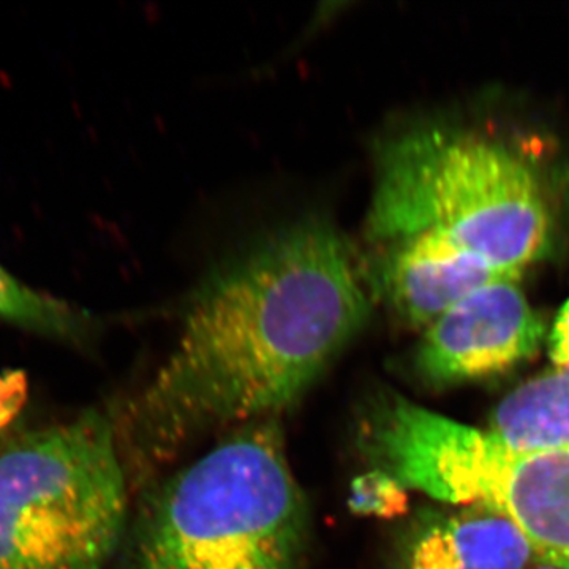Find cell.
I'll list each match as a JSON object with an SVG mask.
<instances>
[{"label":"cell","mask_w":569,"mask_h":569,"mask_svg":"<svg viewBox=\"0 0 569 569\" xmlns=\"http://www.w3.org/2000/svg\"><path fill=\"white\" fill-rule=\"evenodd\" d=\"M486 430L515 448L569 447V362L505 397Z\"/></svg>","instance_id":"cell-9"},{"label":"cell","mask_w":569,"mask_h":569,"mask_svg":"<svg viewBox=\"0 0 569 569\" xmlns=\"http://www.w3.org/2000/svg\"><path fill=\"white\" fill-rule=\"evenodd\" d=\"M526 539L485 507L422 508L399 527L385 569H529Z\"/></svg>","instance_id":"cell-8"},{"label":"cell","mask_w":569,"mask_h":569,"mask_svg":"<svg viewBox=\"0 0 569 569\" xmlns=\"http://www.w3.org/2000/svg\"><path fill=\"white\" fill-rule=\"evenodd\" d=\"M410 490L380 468L366 467L350 482L347 505L358 518L399 519L410 507Z\"/></svg>","instance_id":"cell-11"},{"label":"cell","mask_w":569,"mask_h":569,"mask_svg":"<svg viewBox=\"0 0 569 569\" xmlns=\"http://www.w3.org/2000/svg\"><path fill=\"white\" fill-rule=\"evenodd\" d=\"M376 157L358 249L436 236L516 276L552 249L548 183L503 138L477 127L421 123L381 141Z\"/></svg>","instance_id":"cell-3"},{"label":"cell","mask_w":569,"mask_h":569,"mask_svg":"<svg viewBox=\"0 0 569 569\" xmlns=\"http://www.w3.org/2000/svg\"><path fill=\"white\" fill-rule=\"evenodd\" d=\"M358 254L373 302H381L400 323L418 331L479 288L520 279L436 236L399 239L358 249Z\"/></svg>","instance_id":"cell-7"},{"label":"cell","mask_w":569,"mask_h":569,"mask_svg":"<svg viewBox=\"0 0 569 569\" xmlns=\"http://www.w3.org/2000/svg\"><path fill=\"white\" fill-rule=\"evenodd\" d=\"M372 305L358 249L318 217L217 266L163 365L112 411L132 492L204 441L282 419L361 335Z\"/></svg>","instance_id":"cell-1"},{"label":"cell","mask_w":569,"mask_h":569,"mask_svg":"<svg viewBox=\"0 0 569 569\" xmlns=\"http://www.w3.org/2000/svg\"><path fill=\"white\" fill-rule=\"evenodd\" d=\"M529 569H567V568L550 567V565L537 563V561H533V563H531V567Z\"/></svg>","instance_id":"cell-13"},{"label":"cell","mask_w":569,"mask_h":569,"mask_svg":"<svg viewBox=\"0 0 569 569\" xmlns=\"http://www.w3.org/2000/svg\"><path fill=\"white\" fill-rule=\"evenodd\" d=\"M282 419L217 438L137 493L122 569H305L312 519Z\"/></svg>","instance_id":"cell-2"},{"label":"cell","mask_w":569,"mask_h":569,"mask_svg":"<svg viewBox=\"0 0 569 569\" xmlns=\"http://www.w3.org/2000/svg\"><path fill=\"white\" fill-rule=\"evenodd\" d=\"M546 332L519 279L498 280L427 326L415 351L413 370L427 388L485 380L531 358Z\"/></svg>","instance_id":"cell-6"},{"label":"cell","mask_w":569,"mask_h":569,"mask_svg":"<svg viewBox=\"0 0 569 569\" xmlns=\"http://www.w3.org/2000/svg\"><path fill=\"white\" fill-rule=\"evenodd\" d=\"M69 320L62 299L33 290L0 266V321L47 339L61 335Z\"/></svg>","instance_id":"cell-10"},{"label":"cell","mask_w":569,"mask_h":569,"mask_svg":"<svg viewBox=\"0 0 569 569\" xmlns=\"http://www.w3.org/2000/svg\"><path fill=\"white\" fill-rule=\"evenodd\" d=\"M353 443L366 467L437 503L503 516L533 561L569 569V447L515 448L389 389L356 407Z\"/></svg>","instance_id":"cell-4"},{"label":"cell","mask_w":569,"mask_h":569,"mask_svg":"<svg viewBox=\"0 0 569 569\" xmlns=\"http://www.w3.org/2000/svg\"><path fill=\"white\" fill-rule=\"evenodd\" d=\"M29 396V381L22 370H0V443L20 418Z\"/></svg>","instance_id":"cell-12"},{"label":"cell","mask_w":569,"mask_h":569,"mask_svg":"<svg viewBox=\"0 0 569 569\" xmlns=\"http://www.w3.org/2000/svg\"><path fill=\"white\" fill-rule=\"evenodd\" d=\"M130 493L110 410L10 436L0 443V569H107Z\"/></svg>","instance_id":"cell-5"}]
</instances>
